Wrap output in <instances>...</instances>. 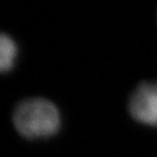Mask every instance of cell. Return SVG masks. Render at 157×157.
<instances>
[{
	"label": "cell",
	"instance_id": "1",
	"mask_svg": "<svg viewBox=\"0 0 157 157\" xmlns=\"http://www.w3.org/2000/svg\"><path fill=\"white\" fill-rule=\"evenodd\" d=\"M13 123L22 136L35 140L56 134L61 125V117L52 101L45 98H29L17 106Z\"/></svg>",
	"mask_w": 157,
	"mask_h": 157
},
{
	"label": "cell",
	"instance_id": "3",
	"mask_svg": "<svg viewBox=\"0 0 157 157\" xmlns=\"http://www.w3.org/2000/svg\"><path fill=\"white\" fill-rule=\"evenodd\" d=\"M17 56V43L9 35L2 34L0 38V68H1V71H10L14 66Z\"/></svg>",
	"mask_w": 157,
	"mask_h": 157
},
{
	"label": "cell",
	"instance_id": "2",
	"mask_svg": "<svg viewBox=\"0 0 157 157\" xmlns=\"http://www.w3.org/2000/svg\"><path fill=\"white\" fill-rule=\"evenodd\" d=\"M129 111L134 120L157 127V82H143L133 91Z\"/></svg>",
	"mask_w": 157,
	"mask_h": 157
}]
</instances>
